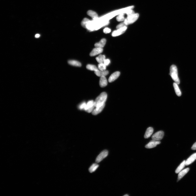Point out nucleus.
I'll return each instance as SVG.
<instances>
[{
	"instance_id": "1",
	"label": "nucleus",
	"mask_w": 196,
	"mask_h": 196,
	"mask_svg": "<svg viewBox=\"0 0 196 196\" xmlns=\"http://www.w3.org/2000/svg\"><path fill=\"white\" fill-rule=\"evenodd\" d=\"M107 95L105 92L101 93L94 101L95 108L91 112L94 115H97L101 113L105 107Z\"/></svg>"
},
{
	"instance_id": "2",
	"label": "nucleus",
	"mask_w": 196,
	"mask_h": 196,
	"mask_svg": "<svg viewBox=\"0 0 196 196\" xmlns=\"http://www.w3.org/2000/svg\"><path fill=\"white\" fill-rule=\"evenodd\" d=\"M170 74L172 79L178 84L180 83V81L178 76L177 67L175 65H173L170 68Z\"/></svg>"
},
{
	"instance_id": "3",
	"label": "nucleus",
	"mask_w": 196,
	"mask_h": 196,
	"mask_svg": "<svg viewBox=\"0 0 196 196\" xmlns=\"http://www.w3.org/2000/svg\"><path fill=\"white\" fill-rule=\"evenodd\" d=\"M139 17L138 14L135 13L133 14L128 16L127 18L125 20L124 23L126 25L132 23L137 20Z\"/></svg>"
},
{
	"instance_id": "4",
	"label": "nucleus",
	"mask_w": 196,
	"mask_h": 196,
	"mask_svg": "<svg viewBox=\"0 0 196 196\" xmlns=\"http://www.w3.org/2000/svg\"><path fill=\"white\" fill-rule=\"evenodd\" d=\"M95 108L94 101L90 100L86 103L84 110L88 113H90L92 112Z\"/></svg>"
},
{
	"instance_id": "5",
	"label": "nucleus",
	"mask_w": 196,
	"mask_h": 196,
	"mask_svg": "<svg viewBox=\"0 0 196 196\" xmlns=\"http://www.w3.org/2000/svg\"><path fill=\"white\" fill-rule=\"evenodd\" d=\"M108 152L107 150H105L102 151L97 157L96 159V162L99 163L105 158L108 155Z\"/></svg>"
},
{
	"instance_id": "6",
	"label": "nucleus",
	"mask_w": 196,
	"mask_h": 196,
	"mask_svg": "<svg viewBox=\"0 0 196 196\" xmlns=\"http://www.w3.org/2000/svg\"><path fill=\"white\" fill-rule=\"evenodd\" d=\"M164 132L162 131H160L154 134L152 137V140L160 141L162 139L164 136Z\"/></svg>"
},
{
	"instance_id": "7",
	"label": "nucleus",
	"mask_w": 196,
	"mask_h": 196,
	"mask_svg": "<svg viewBox=\"0 0 196 196\" xmlns=\"http://www.w3.org/2000/svg\"><path fill=\"white\" fill-rule=\"evenodd\" d=\"M127 29V27L126 26L118 29L116 30H114L112 32V36L113 37H115L120 35L124 33Z\"/></svg>"
},
{
	"instance_id": "8",
	"label": "nucleus",
	"mask_w": 196,
	"mask_h": 196,
	"mask_svg": "<svg viewBox=\"0 0 196 196\" xmlns=\"http://www.w3.org/2000/svg\"><path fill=\"white\" fill-rule=\"evenodd\" d=\"M161 142L160 141H156L152 140L145 145V147L147 149H152V148L156 147L157 145L159 144Z\"/></svg>"
},
{
	"instance_id": "9",
	"label": "nucleus",
	"mask_w": 196,
	"mask_h": 196,
	"mask_svg": "<svg viewBox=\"0 0 196 196\" xmlns=\"http://www.w3.org/2000/svg\"><path fill=\"white\" fill-rule=\"evenodd\" d=\"M103 51L102 48L96 47L90 52V55L91 56H94L102 53Z\"/></svg>"
},
{
	"instance_id": "10",
	"label": "nucleus",
	"mask_w": 196,
	"mask_h": 196,
	"mask_svg": "<svg viewBox=\"0 0 196 196\" xmlns=\"http://www.w3.org/2000/svg\"><path fill=\"white\" fill-rule=\"evenodd\" d=\"M120 73L119 71H116L113 73L111 75L109 78L108 81L110 83L112 82L117 79L119 77Z\"/></svg>"
},
{
	"instance_id": "11",
	"label": "nucleus",
	"mask_w": 196,
	"mask_h": 196,
	"mask_svg": "<svg viewBox=\"0 0 196 196\" xmlns=\"http://www.w3.org/2000/svg\"><path fill=\"white\" fill-rule=\"evenodd\" d=\"M196 160V153H195L192 155L186 161V166H188L190 165L194 162Z\"/></svg>"
},
{
	"instance_id": "12",
	"label": "nucleus",
	"mask_w": 196,
	"mask_h": 196,
	"mask_svg": "<svg viewBox=\"0 0 196 196\" xmlns=\"http://www.w3.org/2000/svg\"><path fill=\"white\" fill-rule=\"evenodd\" d=\"M189 168H187L182 170L180 172L178 176V181L181 179L188 173L189 171Z\"/></svg>"
},
{
	"instance_id": "13",
	"label": "nucleus",
	"mask_w": 196,
	"mask_h": 196,
	"mask_svg": "<svg viewBox=\"0 0 196 196\" xmlns=\"http://www.w3.org/2000/svg\"><path fill=\"white\" fill-rule=\"evenodd\" d=\"M99 84L100 87L104 88L107 86V81L105 76H102L100 78Z\"/></svg>"
},
{
	"instance_id": "14",
	"label": "nucleus",
	"mask_w": 196,
	"mask_h": 196,
	"mask_svg": "<svg viewBox=\"0 0 196 196\" xmlns=\"http://www.w3.org/2000/svg\"><path fill=\"white\" fill-rule=\"evenodd\" d=\"M153 128L152 127H149L147 128L144 135L145 138H148L151 136L153 132Z\"/></svg>"
},
{
	"instance_id": "15",
	"label": "nucleus",
	"mask_w": 196,
	"mask_h": 196,
	"mask_svg": "<svg viewBox=\"0 0 196 196\" xmlns=\"http://www.w3.org/2000/svg\"><path fill=\"white\" fill-rule=\"evenodd\" d=\"M106 42V39L103 38L98 43L95 44V47H96L100 48H103L105 45Z\"/></svg>"
},
{
	"instance_id": "16",
	"label": "nucleus",
	"mask_w": 196,
	"mask_h": 196,
	"mask_svg": "<svg viewBox=\"0 0 196 196\" xmlns=\"http://www.w3.org/2000/svg\"><path fill=\"white\" fill-rule=\"evenodd\" d=\"M95 73L97 76L101 77L102 76H105L107 75L109 73V72L106 70L104 71L99 70L95 72Z\"/></svg>"
},
{
	"instance_id": "17",
	"label": "nucleus",
	"mask_w": 196,
	"mask_h": 196,
	"mask_svg": "<svg viewBox=\"0 0 196 196\" xmlns=\"http://www.w3.org/2000/svg\"><path fill=\"white\" fill-rule=\"evenodd\" d=\"M87 14L94 20L98 19V16L97 13L92 10H89Z\"/></svg>"
},
{
	"instance_id": "18",
	"label": "nucleus",
	"mask_w": 196,
	"mask_h": 196,
	"mask_svg": "<svg viewBox=\"0 0 196 196\" xmlns=\"http://www.w3.org/2000/svg\"><path fill=\"white\" fill-rule=\"evenodd\" d=\"M186 165V161L184 160L181 163L177 168L176 169L175 171V173H179L184 168Z\"/></svg>"
},
{
	"instance_id": "19",
	"label": "nucleus",
	"mask_w": 196,
	"mask_h": 196,
	"mask_svg": "<svg viewBox=\"0 0 196 196\" xmlns=\"http://www.w3.org/2000/svg\"><path fill=\"white\" fill-rule=\"evenodd\" d=\"M178 84L176 83H174L173 84V86L176 95L180 97L181 95V92Z\"/></svg>"
},
{
	"instance_id": "20",
	"label": "nucleus",
	"mask_w": 196,
	"mask_h": 196,
	"mask_svg": "<svg viewBox=\"0 0 196 196\" xmlns=\"http://www.w3.org/2000/svg\"><path fill=\"white\" fill-rule=\"evenodd\" d=\"M68 64L73 66L75 67H80L82 66V64L78 61L74 60H69L68 61Z\"/></svg>"
},
{
	"instance_id": "21",
	"label": "nucleus",
	"mask_w": 196,
	"mask_h": 196,
	"mask_svg": "<svg viewBox=\"0 0 196 196\" xmlns=\"http://www.w3.org/2000/svg\"><path fill=\"white\" fill-rule=\"evenodd\" d=\"M86 68L89 70L94 71L95 72L99 70L97 67L95 65L91 64H88L87 65Z\"/></svg>"
},
{
	"instance_id": "22",
	"label": "nucleus",
	"mask_w": 196,
	"mask_h": 196,
	"mask_svg": "<svg viewBox=\"0 0 196 196\" xmlns=\"http://www.w3.org/2000/svg\"><path fill=\"white\" fill-rule=\"evenodd\" d=\"M99 166L98 165L97 163H94L89 168V171L90 173H92L95 172Z\"/></svg>"
},
{
	"instance_id": "23",
	"label": "nucleus",
	"mask_w": 196,
	"mask_h": 196,
	"mask_svg": "<svg viewBox=\"0 0 196 196\" xmlns=\"http://www.w3.org/2000/svg\"><path fill=\"white\" fill-rule=\"evenodd\" d=\"M105 59V56L104 55H102V54H100L96 58V60L99 64L104 63V61Z\"/></svg>"
},
{
	"instance_id": "24",
	"label": "nucleus",
	"mask_w": 196,
	"mask_h": 196,
	"mask_svg": "<svg viewBox=\"0 0 196 196\" xmlns=\"http://www.w3.org/2000/svg\"><path fill=\"white\" fill-rule=\"evenodd\" d=\"M90 21L87 18H84L81 23V25L82 27L86 28L87 25Z\"/></svg>"
},
{
	"instance_id": "25",
	"label": "nucleus",
	"mask_w": 196,
	"mask_h": 196,
	"mask_svg": "<svg viewBox=\"0 0 196 196\" xmlns=\"http://www.w3.org/2000/svg\"><path fill=\"white\" fill-rule=\"evenodd\" d=\"M106 66L104 63H100L98 65V69L101 71L105 70Z\"/></svg>"
},
{
	"instance_id": "26",
	"label": "nucleus",
	"mask_w": 196,
	"mask_h": 196,
	"mask_svg": "<svg viewBox=\"0 0 196 196\" xmlns=\"http://www.w3.org/2000/svg\"><path fill=\"white\" fill-rule=\"evenodd\" d=\"M124 14H121L118 15V16H117L116 18L117 21L119 22L125 20L124 17Z\"/></svg>"
},
{
	"instance_id": "27",
	"label": "nucleus",
	"mask_w": 196,
	"mask_h": 196,
	"mask_svg": "<svg viewBox=\"0 0 196 196\" xmlns=\"http://www.w3.org/2000/svg\"><path fill=\"white\" fill-rule=\"evenodd\" d=\"M86 103L85 102H83L79 106V108L81 110H84L86 105Z\"/></svg>"
},
{
	"instance_id": "28",
	"label": "nucleus",
	"mask_w": 196,
	"mask_h": 196,
	"mask_svg": "<svg viewBox=\"0 0 196 196\" xmlns=\"http://www.w3.org/2000/svg\"><path fill=\"white\" fill-rule=\"evenodd\" d=\"M126 25L124 23H121L120 24H119L117 26L116 28L118 29H120V28H123L125 26H126Z\"/></svg>"
},
{
	"instance_id": "29",
	"label": "nucleus",
	"mask_w": 196,
	"mask_h": 196,
	"mask_svg": "<svg viewBox=\"0 0 196 196\" xmlns=\"http://www.w3.org/2000/svg\"><path fill=\"white\" fill-rule=\"evenodd\" d=\"M111 31V30L110 28H106L104 30L103 32L107 34L109 33Z\"/></svg>"
},
{
	"instance_id": "30",
	"label": "nucleus",
	"mask_w": 196,
	"mask_h": 196,
	"mask_svg": "<svg viewBox=\"0 0 196 196\" xmlns=\"http://www.w3.org/2000/svg\"><path fill=\"white\" fill-rule=\"evenodd\" d=\"M110 60L107 59H105L104 60V63L106 66H107L110 64Z\"/></svg>"
},
{
	"instance_id": "31",
	"label": "nucleus",
	"mask_w": 196,
	"mask_h": 196,
	"mask_svg": "<svg viewBox=\"0 0 196 196\" xmlns=\"http://www.w3.org/2000/svg\"><path fill=\"white\" fill-rule=\"evenodd\" d=\"M191 149L193 150H196V142L194 144L192 147H191Z\"/></svg>"
},
{
	"instance_id": "32",
	"label": "nucleus",
	"mask_w": 196,
	"mask_h": 196,
	"mask_svg": "<svg viewBox=\"0 0 196 196\" xmlns=\"http://www.w3.org/2000/svg\"><path fill=\"white\" fill-rule=\"evenodd\" d=\"M40 36V35L38 34H36L35 35V37L36 38H38Z\"/></svg>"
},
{
	"instance_id": "33",
	"label": "nucleus",
	"mask_w": 196,
	"mask_h": 196,
	"mask_svg": "<svg viewBox=\"0 0 196 196\" xmlns=\"http://www.w3.org/2000/svg\"><path fill=\"white\" fill-rule=\"evenodd\" d=\"M124 196H129V195H124Z\"/></svg>"
}]
</instances>
